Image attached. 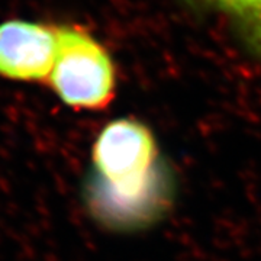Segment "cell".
Wrapping results in <instances>:
<instances>
[{
	"mask_svg": "<svg viewBox=\"0 0 261 261\" xmlns=\"http://www.w3.org/2000/svg\"><path fill=\"white\" fill-rule=\"evenodd\" d=\"M157 145L152 132L138 121L116 119L96 138L93 163L106 193L97 202L111 200L115 211H140L154 190Z\"/></svg>",
	"mask_w": 261,
	"mask_h": 261,
	"instance_id": "1",
	"label": "cell"
},
{
	"mask_svg": "<svg viewBox=\"0 0 261 261\" xmlns=\"http://www.w3.org/2000/svg\"><path fill=\"white\" fill-rule=\"evenodd\" d=\"M56 32V61L47 79L51 89L74 109L106 108L116 86L109 53L83 29L61 25Z\"/></svg>",
	"mask_w": 261,
	"mask_h": 261,
	"instance_id": "2",
	"label": "cell"
},
{
	"mask_svg": "<svg viewBox=\"0 0 261 261\" xmlns=\"http://www.w3.org/2000/svg\"><path fill=\"white\" fill-rule=\"evenodd\" d=\"M57 56L56 27L10 19L0 23V75L47 82Z\"/></svg>",
	"mask_w": 261,
	"mask_h": 261,
	"instance_id": "3",
	"label": "cell"
},
{
	"mask_svg": "<svg viewBox=\"0 0 261 261\" xmlns=\"http://www.w3.org/2000/svg\"><path fill=\"white\" fill-rule=\"evenodd\" d=\"M261 38V0H212Z\"/></svg>",
	"mask_w": 261,
	"mask_h": 261,
	"instance_id": "4",
	"label": "cell"
}]
</instances>
